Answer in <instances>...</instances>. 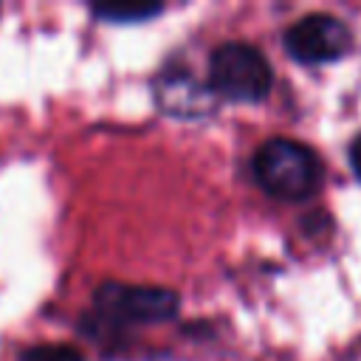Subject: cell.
Returning a JSON list of instances; mask_svg holds the SVG:
<instances>
[{"mask_svg": "<svg viewBox=\"0 0 361 361\" xmlns=\"http://www.w3.org/2000/svg\"><path fill=\"white\" fill-rule=\"evenodd\" d=\"M96 310L116 324H152L178 313V296L164 288L104 282L96 288Z\"/></svg>", "mask_w": 361, "mask_h": 361, "instance_id": "3957f363", "label": "cell"}, {"mask_svg": "<svg viewBox=\"0 0 361 361\" xmlns=\"http://www.w3.org/2000/svg\"><path fill=\"white\" fill-rule=\"evenodd\" d=\"M20 361H82V353L68 344H39L25 350Z\"/></svg>", "mask_w": 361, "mask_h": 361, "instance_id": "52a82bcc", "label": "cell"}, {"mask_svg": "<svg viewBox=\"0 0 361 361\" xmlns=\"http://www.w3.org/2000/svg\"><path fill=\"white\" fill-rule=\"evenodd\" d=\"M155 99L169 116H206L214 96L209 85L195 82L189 73H166L155 85Z\"/></svg>", "mask_w": 361, "mask_h": 361, "instance_id": "5b68a950", "label": "cell"}, {"mask_svg": "<svg viewBox=\"0 0 361 361\" xmlns=\"http://www.w3.org/2000/svg\"><path fill=\"white\" fill-rule=\"evenodd\" d=\"M93 11L110 23H135V20L155 17L161 6H96Z\"/></svg>", "mask_w": 361, "mask_h": 361, "instance_id": "8992f818", "label": "cell"}, {"mask_svg": "<svg viewBox=\"0 0 361 361\" xmlns=\"http://www.w3.org/2000/svg\"><path fill=\"white\" fill-rule=\"evenodd\" d=\"M350 166H353V172L361 178V133L353 138V144H350Z\"/></svg>", "mask_w": 361, "mask_h": 361, "instance_id": "ba28073f", "label": "cell"}, {"mask_svg": "<svg viewBox=\"0 0 361 361\" xmlns=\"http://www.w3.org/2000/svg\"><path fill=\"white\" fill-rule=\"evenodd\" d=\"M353 31L333 14H307L285 31V51L302 65H324L347 56Z\"/></svg>", "mask_w": 361, "mask_h": 361, "instance_id": "277c9868", "label": "cell"}, {"mask_svg": "<svg viewBox=\"0 0 361 361\" xmlns=\"http://www.w3.org/2000/svg\"><path fill=\"white\" fill-rule=\"evenodd\" d=\"M274 82L265 54L245 42H223L209 59V90L228 102H259Z\"/></svg>", "mask_w": 361, "mask_h": 361, "instance_id": "7a4b0ae2", "label": "cell"}, {"mask_svg": "<svg viewBox=\"0 0 361 361\" xmlns=\"http://www.w3.org/2000/svg\"><path fill=\"white\" fill-rule=\"evenodd\" d=\"M254 175L259 186L276 200H305L322 183L319 155L293 138H271L254 155Z\"/></svg>", "mask_w": 361, "mask_h": 361, "instance_id": "6da1fadb", "label": "cell"}]
</instances>
